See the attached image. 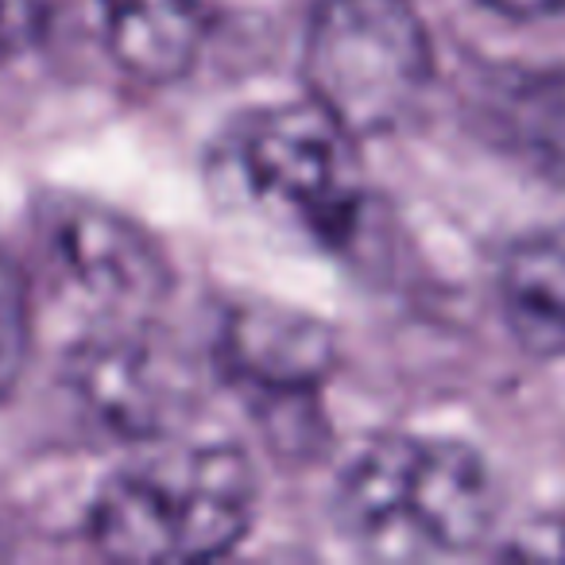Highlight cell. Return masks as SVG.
Segmentation results:
<instances>
[{
	"label": "cell",
	"mask_w": 565,
	"mask_h": 565,
	"mask_svg": "<svg viewBox=\"0 0 565 565\" xmlns=\"http://www.w3.org/2000/svg\"><path fill=\"white\" fill-rule=\"evenodd\" d=\"M256 511L241 449L179 446L109 477L89 508V539L128 562H202L233 550Z\"/></svg>",
	"instance_id": "obj_3"
},
{
	"label": "cell",
	"mask_w": 565,
	"mask_h": 565,
	"mask_svg": "<svg viewBox=\"0 0 565 565\" xmlns=\"http://www.w3.org/2000/svg\"><path fill=\"white\" fill-rule=\"evenodd\" d=\"M32 349V302L28 282L12 256L0 252V399H9L20 384Z\"/></svg>",
	"instance_id": "obj_11"
},
{
	"label": "cell",
	"mask_w": 565,
	"mask_h": 565,
	"mask_svg": "<svg viewBox=\"0 0 565 565\" xmlns=\"http://www.w3.org/2000/svg\"><path fill=\"white\" fill-rule=\"evenodd\" d=\"M310 102L341 128L395 132L434 78V47L411 0H322L302 47Z\"/></svg>",
	"instance_id": "obj_4"
},
{
	"label": "cell",
	"mask_w": 565,
	"mask_h": 565,
	"mask_svg": "<svg viewBox=\"0 0 565 565\" xmlns=\"http://www.w3.org/2000/svg\"><path fill=\"white\" fill-rule=\"evenodd\" d=\"M71 384L86 411L117 434H163L194 403L186 369L143 333H109L78 353Z\"/></svg>",
	"instance_id": "obj_6"
},
{
	"label": "cell",
	"mask_w": 565,
	"mask_h": 565,
	"mask_svg": "<svg viewBox=\"0 0 565 565\" xmlns=\"http://www.w3.org/2000/svg\"><path fill=\"white\" fill-rule=\"evenodd\" d=\"M480 128L488 140L565 186V66H508L480 89Z\"/></svg>",
	"instance_id": "obj_8"
},
{
	"label": "cell",
	"mask_w": 565,
	"mask_h": 565,
	"mask_svg": "<svg viewBox=\"0 0 565 565\" xmlns=\"http://www.w3.org/2000/svg\"><path fill=\"white\" fill-rule=\"evenodd\" d=\"M47 0H0V51H20L43 32Z\"/></svg>",
	"instance_id": "obj_12"
},
{
	"label": "cell",
	"mask_w": 565,
	"mask_h": 565,
	"mask_svg": "<svg viewBox=\"0 0 565 565\" xmlns=\"http://www.w3.org/2000/svg\"><path fill=\"white\" fill-rule=\"evenodd\" d=\"M47 264L113 318H143L167 295V259L136 221L94 198L58 194L35 213Z\"/></svg>",
	"instance_id": "obj_5"
},
{
	"label": "cell",
	"mask_w": 565,
	"mask_h": 565,
	"mask_svg": "<svg viewBox=\"0 0 565 565\" xmlns=\"http://www.w3.org/2000/svg\"><path fill=\"white\" fill-rule=\"evenodd\" d=\"M484 4L503 12V17H519V20H539V17L565 12V0H484Z\"/></svg>",
	"instance_id": "obj_14"
},
{
	"label": "cell",
	"mask_w": 565,
	"mask_h": 565,
	"mask_svg": "<svg viewBox=\"0 0 565 565\" xmlns=\"http://www.w3.org/2000/svg\"><path fill=\"white\" fill-rule=\"evenodd\" d=\"M500 299L526 349L565 356V228L511 244L500 264Z\"/></svg>",
	"instance_id": "obj_10"
},
{
	"label": "cell",
	"mask_w": 565,
	"mask_h": 565,
	"mask_svg": "<svg viewBox=\"0 0 565 565\" xmlns=\"http://www.w3.org/2000/svg\"><path fill=\"white\" fill-rule=\"evenodd\" d=\"M500 511L477 449L392 434L364 446L338 488V523L376 557H446L488 539Z\"/></svg>",
	"instance_id": "obj_2"
},
{
	"label": "cell",
	"mask_w": 565,
	"mask_h": 565,
	"mask_svg": "<svg viewBox=\"0 0 565 565\" xmlns=\"http://www.w3.org/2000/svg\"><path fill=\"white\" fill-rule=\"evenodd\" d=\"M515 557H565V523L557 526H531L526 534H519V542L511 546Z\"/></svg>",
	"instance_id": "obj_13"
},
{
	"label": "cell",
	"mask_w": 565,
	"mask_h": 565,
	"mask_svg": "<svg viewBox=\"0 0 565 565\" xmlns=\"http://www.w3.org/2000/svg\"><path fill=\"white\" fill-rule=\"evenodd\" d=\"M213 12L217 0H102L113 55L143 82L186 74L210 35Z\"/></svg>",
	"instance_id": "obj_9"
},
{
	"label": "cell",
	"mask_w": 565,
	"mask_h": 565,
	"mask_svg": "<svg viewBox=\"0 0 565 565\" xmlns=\"http://www.w3.org/2000/svg\"><path fill=\"white\" fill-rule=\"evenodd\" d=\"M221 361L236 380L267 392H307L338 364V338L322 318L282 302L248 299L228 310Z\"/></svg>",
	"instance_id": "obj_7"
},
{
	"label": "cell",
	"mask_w": 565,
	"mask_h": 565,
	"mask_svg": "<svg viewBox=\"0 0 565 565\" xmlns=\"http://www.w3.org/2000/svg\"><path fill=\"white\" fill-rule=\"evenodd\" d=\"M225 202L315 248H341L364 210L356 136L322 105H275L241 117L213 151Z\"/></svg>",
	"instance_id": "obj_1"
}]
</instances>
